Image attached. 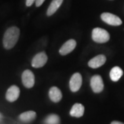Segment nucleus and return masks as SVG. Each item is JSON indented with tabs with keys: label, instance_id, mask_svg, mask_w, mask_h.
I'll return each instance as SVG.
<instances>
[{
	"label": "nucleus",
	"instance_id": "obj_1",
	"mask_svg": "<svg viewBox=\"0 0 124 124\" xmlns=\"http://www.w3.org/2000/svg\"><path fill=\"white\" fill-rule=\"evenodd\" d=\"M20 31L16 26H12L8 28L5 32L3 38V45L5 49L10 50L13 48L19 40Z\"/></svg>",
	"mask_w": 124,
	"mask_h": 124
},
{
	"label": "nucleus",
	"instance_id": "obj_2",
	"mask_svg": "<svg viewBox=\"0 0 124 124\" xmlns=\"http://www.w3.org/2000/svg\"><path fill=\"white\" fill-rule=\"evenodd\" d=\"M92 38L94 41L103 44L108 41L110 39V34L108 32L101 28H95L93 30Z\"/></svg>",
	"mask_w": 124,
	"mask_h": 124
},
{
	"label": "nucleus",
	"instance_id": "obj_3",
	"mask_svg": "<svg viewBox=\"0 0 124 124\" xmlns=\"http://www.w3.org/2000/svg\"><path fill=\"white\" fill-rule=\"evenodd\" d=\"M101 19L109 25L114 26H118L121 25L122 21L118 16L115 15L110 13H103L101 15Z\"/></svg>",
	"mask_w": 124,
	"mask_h": 124
},
{
	"label": "nucleus",
	"instance_id": "obj_4",
	"mask_svg": "<svg viewBox=\"0 0 124 124\" xmlns=\"http://www.w3.org/2000/svg\"><path fill=\"white\" fill-rule=\"evenodd\" d=\"M22 80L23 85L26 88H31L35 85V75L30 70H26L23 72Z\"/></svg>",
	"mask_w": 124,
	"mask_h": 124
},
{
	"label": "nucleus",
	"instance_id": "obj_5",
	"mask_svg": "<svg viewBox=\"0 0 124 124\" xmlns=\"http://www.w3.org/2000/svg\"><path fill=\"white\" fill-rule=\"evenodd\" d=\"M81 85H82V77L78 72L75 73L71 77L69 83L70 90L73 93L79 91Z\"/></svg>",
	"mask_w": 124,
	"mask_h": 124
},
{
	"label": "nucleus",
	"instance_id": "obj_6",
	"mask_svg": "<svg viewBox=\"0 0 124 124\" xmlns=\"http://www.w3.org/2000/svg\"><path fill=\"white\" fill-rule=\"evenodd\" d=\"M90 86L94 93H99L103 91L104 88L103 81L100 75L93 76L90 80Z\"/></svg>",
	"mask_w": 124,
	"mask_h": 124
},
{
	"label": "nucleus",
	"instance_id": "obj_7",
	"mask_svg": "<svg viewBox=\"0 0 124 124\" xmlns=\"http://www.w3.org/2000/svg\"><path fill=\"white\" fill-rule=\"evenodd\" d=\"M48 61V57L44 52H41L37 54L32 60V66L39 68L44 66Z\"/></svg>",
	"mask_w": 124,
	"mask_h": 124
},
{
	"label": "nucleus",
	"instance_id": "obj_8",
	"mask_svg": "<svg viewBox=\"0 0 124 124\" xmlns=\"http://www.w3.org/2000/svg\"><path fill=\"white\" fill-rule=\"evenodd\" d=\"M20 94V90L17 85H13L10 86L6 94V99L9 102H14L17 99Z\"/></svg>",
	"mask_w": 124,
	"mask_h": 124
},
{
	"label": "nucleus",
	"instance_id": "obj_9",
	"mask_svg": "<svg viewBox=\"0 0 124 124\" xmlns=\"http://www.w3.org/2000/svg\"><path fill=\"white\" fill-rule=\"evenodd\" d=\"M77 46V42L75 40L69 39L66 42L64 43V44L62 46V48L59 50V53L62 55L64 56L70 53L74 50Z\"/></svg>",
	"mask_w": 124,
	"mask_h": 124
},
{
	"label": "nucleus",
	"instance_id": "obj_10",
	"mask_svg": "<svg viewBox=\"0 0 124 124\" xmlns=\"http://www.w3.org/2000/svg\"><path fill=\"white\" fill-rule=\"evenodd\" d=\"M106 62V57L103 54H99L88 62L89 67L92 68H97L102 66Z\"/></svg>",
	"mask_w": 124,
	"mask_h": 124
},
{
	"label": "nucleus",
	"instance_id": "obj_11",
	"mask_svg": "<svg viewBox=\"0 0 124 124\" xmlns=\"http://www.w3.org/2000/svg\"><path fill=\"white\" fill-rule=\"evenodd\" d=\"M49 97L54 103L59 102L62 99V93L57 87L53 86L49 90Z\"/></svg>",
	"mask_w": 124,
	"mask_h": 124
},
{
	"label": "nucleus",
	"instance_id": "obj_12",
	"mask_svg": "<svg viewBox=\"0 0 124 124\" xmlns=\"http://www.w3.org/2000/svg\"><path fill=\"white\" fill-rule=\"evenodd\" d=\"M84 106L81 104V103H75L73 105V106L72 107L70 111V115L72 116H75V117H81L84 115Z\"/></svg>",
	"mask_w": 124,
	"mask_h": 124
},
{
	"label": "nucleus",
	"instance_id": "obj_13",
	"mask_svg": "<svg viewBox=\"0 0 124 124\" xmlns=\"http://www.w3.org/2000/svg\"><path fill=\"white\" fill-rule=\"evenodd\" d=\"M36 116L37 114L35 112L32 110L27 111L22 113L19 116V119L24 123H30L31 121L35 119Z\"/></svg>",
	"mask_w": 124,
	"mask_h": 124
},
{
	"label": "nucleus",
	"instance_id": "obj_14",
	"mask_svg": "<svg viewBox=\"0 0 124 124\" xmlns=\"http://www.w3.org/2000/svg\"><path fill=\"white\" fill-rule=\"evenodd\" d=\"M63 0H53L47 10V15L51 16L57 11L59 8L62 4Z\"/></svg>",
	"mask_w": 124,
	"mask_h": 124
},
{
	"label": "nucleus",
	"instance_id": "obj_15",
	"mask_svg": "<svg viewBox=\"0 0 124 124\" xmlns=\"http://www.w3.org/2000/svg\"><path fill=\"white\" fill-rule=\"evenodd\" d=\"M124 74V72L122 69L119 66H115L112 68L110 72V77L111 80L114 82L118 81L120 79V78L122 77Z\"/></svg>",
	"mask_w": 124,
	"mask_h": 124
},
{
	"label": "nucleus",
	"instance_id": "obj_16",
	"mask_svg": "<svg viewBox=\"0 0 124 124\" xmlns=\"http://www.w3.org/2000/svg\"><path fill=\"white\" fill-rule=\"evenodd\" d=\"M44 123L47 124H60V118L57 115L52 114L48 115L44 120Z\"/></svg>",
	"mask_w": 124,
	"mask_h": 124
},
{
	"label": "nucleus",
	"instance_id": "obj_17",
	"mask_svg": "<svg viewBox=\"0 0 124 124\" xmlns=\"http://www.w3.org/2000/svg\"><path fill=\"white\" fill-rule=\"evenodd\" d=\"M46 0H36L35 1V5L37 7H39L41 5L44 4Z\"/></svg>",
	"mask_w": 124,
	"mask_h": 124
},
{
	"label": "nucleus",
	"instance_id": "obj_18",
	"mask_svg": "<svg viewBox=\"0 0 124 124\" xmlns=\"http://www.w3.org/2000/svg\"><path fill=\"white\" fill-rule=\"evenodd\" d=\"M36 0H26V4L28 7H30L33 4V3Z\"/></svg>",
	"mask_w": 124,
	"mask_h": 124
},
{
	"label": "nucleus",
	"instance_id": "obj_19",
	"mask_svg": "<svg viewBox=\"0 0 124 124\" xmlns=\"http://www.w3.org/2000/svg\"><path fill=\"white\" fill-rule=\"evenodd\" d=\"M111 124H123V123H122V122H119V121H112Z\"/></svg>",
	"mask_w": 124,
	"mask_h": 124
}]
</instances>
